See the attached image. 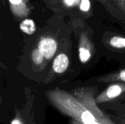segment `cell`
Masks as SVG:
<instances>
[{
    "instance_id": "7a4b0ae2",
    "label": "cell",
    "mask_w": 125,
    "mask_h": 124,
    "mask_svg": "<svg viewBox=\"0 0 125 124\" xmlns=\"http://www.w3.org/2000/svg\"><path fill=\"white\" fill-rule=\"evenodd\" d=\"M48 7L56 11H72L77 9L84 14L92 10V0H44Z\"/></svg>"
},
{
    "instance_id": "52a82bcc",
    "label": "cell",
    "mask_w": 125,
    "mask_h": 124,
    "mask_svg": "<svg viewBox=\"0 0 125 124\" xmlns=\"http://www.w3.org/2000/svg\"><path fill=\"white\" fill-rule=\"evenodd\" d=\"M70 61L68 56L63 53L56 56L52 63V69L57 74H62L67 71L69 66Z\"/></svg>"
},
{
    "instance_id": "8fae6325",
    "label": "cell",
    "mask_w": 125,
    "mask_h": 124,
    "mask_svg": "<svg viewBox=\"0 0 125 124\" xmlns=\"http://www.w3.org/2000/svg\"><path fill=\"white\" fill-rule=\"evenodd\" d=\"M109 44L116 49H125V37L121 36H114L110 39Z\"/></svg>"
},
{
    "instance_id": "4fadbf2b",
    "label": "cell",
    "mask_w": 125,
    "mask_h": 124,
    "mask_svg": "<svg viewBox=\"0 0 125 124\" xmlns=\"http://www.w3.org/2000/svg\"><path fill=\"white\" fill-rule=\"evenodd\" d=\"M10 124H26L19 112H16L15 116L11 120Z\"/></svg>"
},
{
    "instance_id": "5b68a950",
    "label": "cell",
    "mask_w": 125,
    "mask_h": 124,
    "mask_svg": "<svg viewBox=\"0 0 125 124\" xmlns=\"http://www.w3.org/2000/svg\"><path fill=\"white\" fill-rule=\"evenodd\" d=\"M37 47L45 59L50 60L54 57L57 51V43L53 38L44 36L39 40Z\"/></svg>"
},
{
    "instance_id": "6da1fadb",
    "label": "cell",
    "mask_w": 125,
    "mask_h": 124,
    "mask_svg": "<svg viewBox=\"0 0 125 124\" xmlns=\"http://www.w3.org/2000/svg\"><path fill=\"white\" fill-rule=\"evenodd\" d=\"M49 102L60 112L83 124H116L111 119L103 120L79 98L65 90L54 89L45 93Z\"/></svg>"
},
{
    "instance_id": "30bf717a",
    "label": "cell",
    "mask_w": 125,
    "mask_h": 124,
    "mask_svg": "<svg viewBox=\"0 0 125 124\" xmlns=\"http://www.w3.org/2000/svg\"><path fill=\"white\" fill-rule=\"evenodd\" d=\"M20 29L27 35H32L36 30V26L34 20L29 18L23 19L20 24Z\"/></svg>"
},
{
    "instance_id": "3957f363",
    "label": "cell",
    "mask_w": 125,
    "mask_h": 124,
    "mask_svg": "<svg viewBox=\"0 0 125 124\" xmlns=\"http://www.w3.org/2000/svg\"><path fill=\"white\" fill-rule=\"evenodd\" d=\"M125 92V82L117 81L109 86L95 97V102L102 103L110 102L122 96Z\"/></svg>"
},
{
    "instance_id": "2e32d148",
    "label": "cell",
    "mask_w": 125,
    "mask_h": 124,
    "mask_svg": "<svg viewBox=\"0 0 125 124\" xmlns=\"http://www.w3.org/2000/svg\"><path fill=\"white\" fill-rule=\"evenodd\" d=\"M1 2H3V0H1Z\"/></svg>"
},
{
    "instance_id": "7c38bea8",
    "label": "cell",
    "mask_w": 125,
    "mask_h": 124,
    "mask_svg": "<svg viewBox=\"0 0 125 124\" xmlns=\"http://www.w3.org/2000/svg\"><path fill=\"white\" fill-rule=\"evenodd\" d=\"M32 60L34 63L37 65H40L43 63L45 57L43 55L42 53L39 51V48H35L32 52L31 54Z\"/></svg>"
},
{
    "instance_id": "9a60e30c",
    "label": "cell",
    "mask_w": 125,
    "mask_h": 124,
    "mask_svg": "<svg viewBox=\"0 0 125 124\" xmlns=\"http://www.w3.org/2000/svg\"><path fill=\"white\" fill-rule=\"evenodd\" d=\"M71 124H83L77 121V120H74V119H72V121H71Z\"/></svg>"
},
{
    "instance_id": "277c9868",
    "label": "cell",
    "mask_w": 125,
    "mask_h": 124,
    "mask_svg": "<svg viewBox=\"0 0 125 124\" xmlns=\"http://www.w3.org/2000/svg\"><path fill=\"white\" fill-rule=\"evenodd\" d=\"M94 52V45L88 35L82 33L79 38V58L82 63H86L90 60Z\"/></svg>"
},
{
    "instance_id": "8992f818",
    "label": "cell",
    "mask_w": 125,
    "mask_h": 124,
    "mask_svg": "<svg viewBox=\"0 0 125 124\" xmlns=\"http://www.w3.org/2000/svg\"><path fill=\"white\" fill-rule=\"evenodd\" d=\"M10 9L16 18L21 19L28 17L31 13V8L28 0H8Z\"/></svg>"
},
{
    "instance_id": "ba28073f",
    "label": "cell",
    "mask_w": 125,
    "mask_h": 124,
    "mask_svg": "<svg viewBox=\"0 0 125 124\" xmlns=\"http://www.w3.org/2000/svg\"><path fill=\"white\" fill-rule=\"evenodd\" d=\"M109 13L115 17H125V0H107Z\"/></svg>"
},
{
    "instance_id": "5bb4252c",
    "label": "cell",
    "mask_w": 125,
    "mask_h": 124,
    "mask_svg": "<svg viewBox=\"0 0 125 124\" xmlns=\"http://www.w3.org/2000/svg\"><path fill=\"white\" fill-rule=\"evenodd\" d=\"M95 1H98V2H100V3H101V4L107 10V11L109 12V6L107 0H95Z\"/></svg>"
},
{
    "instance_id": "9c48e42d",
    "label": "cell",
    "mask_w": 125,
    "mask_h": 124,
    "mask_svg": "<svg viewBox=\"0 0 125 124\" xmlns=\"http://www.w3.org/2000/svg\"><path fill=\"white\" fill-rule=\"evenodd\" d=\"M98 81L102 83L117 82V81L125 82V69H121L116 72L104 75L98 79Z\"/></svg>"
}]
</instances>
